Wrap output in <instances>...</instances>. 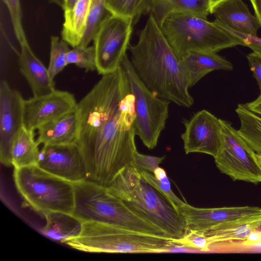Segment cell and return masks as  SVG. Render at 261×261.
I'll use <instances>...</instances> for the list:
<instances>
[{"instance_id":"f35d334b","label":"cell","mask_w":261,"mask_h":261,"mask_svg":"<svg viewBox=\"0 0 261 261\" xmlns=\"http://www.w3.org/2000/svg\"><path fill=\"white\" fill-rule=\"evenodd\" d=\"M79 0H64V4L63 7L64 11L72 10Z\"/></svg>"},{"instance_id":"6da1fadb","label":"cell","mask_w":261,"mask_h":261,"mask_svg":"<svg viewBox=\"0 0 261 261\" xmlns=\"http://www.w3.org/2000/svg\"><path fill=\"white\" fill-rule=\"evenodd\" d=\"M76 111L75 143L87 165V180L107 187L122 169L135 166L137 151L135 97L122 66L103 75Z\"/></svg>"},{"instance_id":"484cf974","label":"cell","mask_w":261,"mask_h":261,"mask_svg":"<svg viewBox=\"0 0 261 261\" xmlns=\"http://www.w3.org/2000/svg\"><path fill=\"white\" fill-rule=\"evenodd\" d=\"M153 0H106L108 12L113 15L130 18L134 25L143 15L150 14Z\"/></svg>"},{"instance_id":"ab89813d","label":"cell","mask_w":261,"mask_h":261,"mask_svg":"<svg viewBox=\"0 0 261 261\" xmlns=\"http://www.w3.org/2000/svg\"><path fill=\"white\" fill-rule=\"evenodd\" d=\"M50 3H54L60 7H62L63 8L64 4V0H49Z\"/></svg>"},{"instance_id":"74e56055","label":"cell","mask_w":261,"mask_h":261,"mask_svg":"<svg viewBox=\"0 0 261 261\" xmlns=\"http://www.w3.org/2000/svg\"><path fill=\"white\" fill-rule=\"evenodd\" d=\"M253 8L255 16L261 25V0H250Z\"/></svg>"},{"instance_id":"8fae6325","label":"cell","mask_w":261,"mask_h":261,"mask_svg":"<svg viewBox=\"0 0 261 261\" xmlns=\"http://www.w3.org/2000/svg\"><path fill=\"white\" fill-rule=\"evenodd\" d=\"M36 165L43 170L72 183L88 179L87 165L78 145H45L39 151Z\"/></svg>"},{"instance_id":"d590c367","label":"cell","mask_w":261,"mask_h":261,"mask_svg":"<svg viewBox=\"0 0 261 261\" xmlns=\"http://www.w3.org/2000/svg\"><path fill=\"white\" fill-rule=\"evenodd\" d=\"M243 246L248 249L261 244V223L244 240L241 241Z\"/></svg>"},{"instance_id":"83f0119b","label":"cell","mask_w":261,"mask_h":261,"mask_svg":"<svg viewBox=\"0 0 261 261\" xmlns=\"http://www.w3.org/2000/svg\"><path fill=\"white\" fill-rule=\"evenodd\" d=\"M106 7V0H92L85 32L80 46H87L93 40L103 19L109 13Z\"/></svg>"},{"instance_id":"44dd1931","label":"cell","mask_w":261,"mask_h":261,"mask_svg":"<svg viewBox=\"0 0 261 261\" xmlns=\"http://www.w3.org/2000/svg\"><path fill=\"white\" fill-rule=\"evenodd\" d=\"M92 0H79L74 8L64 11L62 39L72 47L80 46L84 35Z\"/></svg>"},{"instance_id":"4316f807","label":"cell","mask_w":261,"mask_h":261,"mask_svg":"<svg viewBox=\"0 0 261 261\" xmlns=\"http://www.w3.org/2000/svg\"><path fill=\"white\" fill-rule=\"evenodd\" d=\"M140 172L143 178L169 201L179 215V209L185 202L179 199L172 190L165 170L159 167L153 173L145 170L140 171Z\"/></svg>"},{"instance_id":"d4e9b609","label":"cell","mask_w":261,"mask_h":261,"mask_svg":"<svg viewBox=\"0 0 261 261\" xmlns=\"http://www.w3.org/2000/svg\"><path fill=\"white\" fill-rule=\"evenodd\" d=\"M236 112L240 121L239 135L255 154L261 155V116L244 104H239Z\"/></svg>"},{"instance_id":"7402d4cb","label":"cell","mask_w":261,"mask_h":261,"mask_svg":"<svg viewBox=\"0 0 261 261\" xmlns=\"http://www.w3.org/2000/svg\"><path fill=\"white\" fill-rule=\"evenodd\" d=\"M43 215L46 223L43 232L52 239L64 243L77 236L81 231L83 222L72 214L50 212Z\"/></svg>"},{"instance_id":"f1b7e54d","label":"cell","mask_w":261,"mask_h":261,"mask_svg":"<svg viewBox=\"0 0 261 261\" xmlns=\"http://www.w3.org/2000/svg\"><path fill=\"white\" fill-rule=\"evenodd\" d=\"M50 60L47 68L50 79L54 77L68 65L67 55L70 49L68 44L57 36L51 37Z\"/></svg>"},{"instance_id":"5bb4252c","label":"cell","mask_w":261,"mask_h":261,"mask_svg":"<svg viewBox=\"0 0 261 261\" xmlns=\"http://www.w3.org/2000/svg\"><path fill=\"white\" fill-rule=\"evenodd\" d=\"M77 105L72 94L56 89L43 96L24 99L23 126L35 130L44 123L75 111Z\"/></svg>"},{"instance_id":"1f68e13d","label":"cell","mask_w":261,"mask_h":261,"mask_svg":"<svg viewBox=\"0 0 261 261\" xmlns=\"http://www.w3.org/2000/svg\"><path fill=\"white\" fill-rule=\"evenodd\" d=\"M6 5L10 15V18L15 36L20 43L27 40L22 25V13L20 0H3Z\"/></svg>"},{"instance_id":"30bf717a","label":"cell","mask_w":261,"mask_h":261,"mask_svg":"<svg viewBox=\"0 0 261 261\" xmlns=\"http://www.w3.org/2000/svg\"><path fill=\"white\" fill-rule=\"evenodd\" d=\"M133 25L130 18L106 15L93 40L99 74L112 73L121 65L130 44Z\"/></svg>"},{"instance_id":"836d02e7","label":"cell","mask_w":261,"mask_h":261,"mask_svg":"<svg viewBox=\"0 0 261 261\" xmlns=\"http://www.w3.org/2000/svg\"><path fill=\"white\" fill-rule=\"evenodd\" d=\"M165 158V156L157 157L143 154L137 151L135 155V166L140 171L145 170L153 173Z\"/></svg>"},{"instance_id":"7c38bea8","label":"cell","mask_w":261,"mask_h":261,"mask_svg":"<svg viewBox=\"0 0 261 261\" xmlns=\"http://www.w3.org/2000/svg\"><path fill=\"white\" fill-rule=\"evenodd\" d=\"M183 124L185 130L181 138L185 153H203L214 158L221 145V119L202 110L185 120Z\"/></svg>"},{"instance_id":"277c9868","label":"cell","mask_w":261,"mask_h":261,"mask_svg":"<svg viewBox=\"0 0 261 261\" xmlns=\"http://www.w3.org/2000/svg\"><path fill=\"white\" fill-rule=\"evenodd\" d=\"M73 215L82 221L113 224L142 233L168 237L161 229L129 208L108 187L89 180L73 183Z\"/></svg>"},{"instance_id":"52a82bcc","label":"cell","mask_w":261,"mask_h":261,"mask_svg":"<svg viewBox=\"0 0 261 261\" xmlns=\"http://www.w3.org/2000/svg\"><path fill=\"white\" fill-rule=\"evenodd\" d=\"M16 187L25 201L43 215L50 212L73 214V183L51 174L36 165L14 168Z\"/></svg>"},{"instance_id":"2e32d148","label":"cell","mask_w":261,"mask_h":261,"mask_svg":"<svg viewBox=\"0 0 261 261\" xmlns=\"http://www.w3.org/2000/svg\"><path fill=\"white\" fill-rule=\"evenodd\" d=\"M215 20L237 32L257 36L261 27L243 0H223L211 9Z\"/></svg>"},{"instance_id":"e0dca14e","label":"cell","mask_w":261,"mask_h":261,"mask_svg":"<svg viewBox=\"0 0 261 261\" xmlns=\"http://www.w3.org/2000/svg\"><path fill=\"white\" fill-rule=\"evenodd\" d=\"M19 44L20 72L29 83L34 96H43L55 91L54 81L50 79L47 68L32 50L27 40Z\"/></svg>"},{"instance_id":"60d3db41","label":"cell","mask_w":261,"mask_h":261,"mask_svg":"<svg viewBox=\"0 0 261 261\" xmlns=\"http://www.w3.org/2000/svg\"><path fill=\"white\" fill-rule=\"evenodd\" d=\"M210 7L211 9L223 0H210Z\"/></svg>"},{"instance_id":"ac0fdd59","label":"cell","mask_w":261,"mask_h":261,"mask_svg":"<svg viewBox=\"0 0 261 261\" xmlns=\"http://www.w3.org/2000/svg\"><path fill=\"white\" fill-rule=\"evenodd\" d=\"M189 88L194 86L206 74L216 70L231 71L233 65L217 53L191 52L180 60Z\"/></svg>"},{"instance_id":"8992f818","label":"cell","mask_w":261,"mask_h":261,"mask_svg":"<svg viewBox=\"0 0 261 261\" xmlns=\"http://www.w3.org/2000/svg\"><path fill=\"white\" fill-rule=\"evenodd\" d=\"M159 24L179 60L191 52L217 53L239 45L231 35L214 21L194 15L171 12Z\"/></svg>"},{"instance_id":"e575fe53","label":"cell","mask_w":261,"mask_h":261,"mask_svg":"<svg viewBox=\"0 0 261 261\" xmlns=\"http://www.w3.org/2000/svg\"><path fill=\"white\" fill-rule=\"evenodd\" d=\"M247 59L261 94V51H253L247 55Z\"/></svg>"},{"instance_id":"d6a6232c","label":"cell","mask_w":261,"mask_h":261,"mask_svg":"<svg viewBox=\"0 0 261 261\" xmlns=\"http://www.w3.org/2000/svg\"><path fill=\"white\" fill-rule=\"evenodd\" d=\"M214 21L231 35L236 39L239 45L247 46L253 51H261V38L257 36L237 32L215 20Z\"/></svg>"},{"instance_id":"5b68a950","label":"cell","mask_w":261,"mask_h":261,"mask_svg":"<svg viewBox=\"0 0 261 261\" xmlns=\"http://www.w3.org/2000/svg\"><path fill=\"white\" fill-rule=\"evenodd\" d=\"M64 243L76 250L93 253H165L176 245L173 239L95 221H84L76 237Z\"/></svg>"},{"instance_id":"d6986e66","label":"cell","mask_w":261,"mask_h":261,"mask_svg":"<svg viewBox=\"0 0 261 261\" xmlns=\"http://www.w3.org/2000/svg\"><path fill=\"white\" fill-rule=\"evenodd\" d=\"M79 128L76 111L65 114L40 126L36 140L39 145H53L76 142Z\"/></svg>"},{"instance_id":"603a6c76","label":"cell","mask_w":261,"mask_h":261,"mask_svg":"<svg viewBox=\"0 0 261 261\" xmlns=\"http://www.w3.org/2000/svg\"><path fill=\"white\" fill-rule=\"evenodd\" d=\"M180 12L205 19L211 14L210 0H153L151 13L158 23L169 13Z\"/></svg>"},{"instance_id":"4dcf8cb0","label":"cell","mask_w":261,"mask_h":261,"mask_svg":"<svg viewBox=\"0 0 261 261\" xmlns=\"http://www.w3.org/2000/svg\"><path fill=\"white\" fill-rule=\"evenodd\" d=\"M173 242L178 245L198 251L210 252V243L207 238L203 233L195 230L186 231L182 238L173 239Z\"/></svg>"},{"instance_id":"3957f363","label":"cell","mask_w":261,"mask_h":261,"mask_svg":"<svg viewBox=\"0 0 261 261\" xmlns=\"http://www.w3.org/2000/svg\"><path fill=\"white\" fill-rule=\"evenodd\" d=\"M136 214L174 240L183 237L184 223L169 201L135 166L122 169L107 187Z\"/></svg>"},{"instance_id":"9c48e42d","label":"cell","mask_w":261,"mask_h":261,"mask_svg":"<svg viewBox=\"0 0 261 261\" xmlns=\"http://www.w3.org/2000/svg\"><path fill=\"white\" fill-rule=\"evenodd\" d=\"M221 145L215 162L221 172L233 180L261 182V169L255 153L229 121L221 119Z\"/></svg>"},{"instance_id":"8d00e7d4","label":"cell","mask_w":261,"mask_h":261,"mask_svg":"<svg viewBox=\"0 0 261 261\" xmlns=\"http://www.w3.org/2000/svg\"><path fill=\"white\" fill-rule=\"evenodd\" d=\"M244 105L249 110L261 116V94L256 99Z\"/></svg>"},{"instance_id":"ba28073f","label":"cell","mask_w":261,"mask_h":261,"mask_svg":"<svg viewBox=\"0 0 261 261\" xmlns=\"http://www.w3.org/2000/svg\"><path fill=\"white\" fill-rule=\"evenodd\" d=\"M121 65L126 72L130 92L135 97L136 135L148 149H153L165 128L170 101L155 95L146 87L127 55Z\"/></svg>"},{"instance_id":"cb8c5ba5","label":"cell","mask_w":261,"mask_h":261,"mask_svg":"<svg viewBox=\"0 0 261 261\" xmlns=\"http://www.w3.org/2000/svg\"><path fill=\"white\" fill-rule=\"evenodd\" d=\"M35 140L34 130L24 126L15 138L11 149L12 164L14 168L36 165L40 150Z\"/></svg>"},{"instance_id":"7bdbcfd3","label":"cell","mask_w":261,"mask_h":261,"mask_svg":"<svg viewBox=\"0 0 261 261\" xmlns=\"http://www.w3.org/2000/svg\"><path fill=\"white\" fill-rule=\"evenodd\" d=\"M251 249H256V250H258L261 251V244L257 245L256 246H255Z\"/></svg>"},{"instance_id":"f546056e","label":"cell","mask_w":261,"mask_h":261,"mask_svg":"<svg viewBox=\"0 0 261 261\" xmlns=\"http://www.w3.org/2000/svg\"><path fill=\"white\" fill-rule=\"evenodd\" d=\"M67 64H74L86 72L96 70V54L94 46H77L70 49L67 55Z\"/></svg>"},{"instance_id":"9a60e30c","label":"cell","mask_w":261,"mask_h":261,"mask_svg":"<svg viewBox=\"0 0 261 261\" xmlns=\"http://www.w3.org/2000/svg\"><path fill=\"white\" fill-rule=\"evenodd\" d=\"M260 213L261 207L256 206L200 208L185 202L179 209V215L186 231L195 230L204 233L218 225Z\"/></svg>"},{"instance_id":"ffe728a7","label":"cell","mask_w":261,"mask_h":261,"mask_svg":"<svg viewBox=\"0 0 261 261\" xmlns=\"http://www.w3.org/2000/svg\"><path fill=\"white\" fill-rule=\"evenodd\" d=\"M260 223L261 213L218 225L203 234L207 238L210 247L234 241H242Z\"/></svg>"},{"instance_id":"b9f144b4","label":"cell","mask_w":261,"mask_h":261,"mask_svg":"<svg viewBox=\"0 0 261 261\" xmlns=\"http://www.w3.org/2000/svg\"><path fill=\"white\" fill-rule=\"evenodd\" d=\"M255 158L256 159V160L260 167L261 169V155H257L256 154H255Z\"/></svg>"},{"instance_id":"7a4b0ae2","label":"cell","mask_w":261,"mask_h":261,"mask_svg":"<svg viewBox=\"0 0 261 261\" xmlns=\"http://www.w3.org/2000/svg\"><path fill=\"white\" fill-rule=\"evenodd\" d=\"M137 35V43L130 44L128 49L141 81L158 97L180 107H192L194 99L180 60L151 14Z\"/></svg>"},{"instance_id":"4fadbf2b","label":"cell","mask_w":261,"mask_h":261,"mask_svg":"<svg viewBox=\"0 0 261 261\" xmlns=\"http://www.w3.org/2000/svg\"><path fill=\"white\" fill-rule=\"evenodd\" d=\"M24 99L7 82L0 83V160L7 166H12L11 149L13 142L23 127Z\"/></svg>"}]
</instances>
